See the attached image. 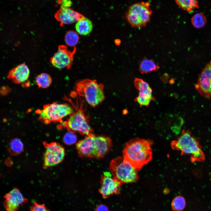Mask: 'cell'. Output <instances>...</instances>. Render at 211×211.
<instances>
[{"label":"cell","mask_w":211,"mask_h":211,"mask_svg":"<svg viewBox=\"0 0 211 211\" xmlns=\"http://www.w3.org/2000/svg\"><path fill=\"white\" fill-rule=\"evenodd\" d=\"M3 205L6 211H17L19 206L25 201L20 190L14 188L6 194Z\"/></svg>","instance_id":"14"},{"label":"cell","mask_w":211,"mask_h":211,"mask_svg":"<svg viewBox=\"0 0 211 211\" xmlns=\"http://www.w3.org/2000/svg\"><path fill=\"white\" fill-rule=\"evenodd\" d=\"M195 85L201 96L207 98H211V61L203 68Z\"/></svg>","instance_id":"12"},{"label":"cell","mask_w":211,"mask_h":211,"mask_svg":"<svg viewBox=\"0 0 211 211\" xmlns=\"http://www.w3.org/2000/svg\"><path fill=\"white\" fill-rule=\"evenodd\" d=\"M75 28L79 34L82 35H86L91 32L93 25L91 20L84 17L77 21Z\"/></svg>","instance_id":"17"},{"label":"cell","mask_w":211,"mask_h":211,"mask_svg":"<svg viewBox=\"0 0 211 211\" xmlns=\"http://www.w3.org/2000/svg\"><path fill=\"white\" fill-rule=\"evenodd\" d=\"M30 70L25 63L20 64L9 71L7 78L14 83L28 85L27 82L29 77ZM29 85V84H28Z\"/></svg>","instance_id":"16"},{"label":"cell","mask_w":211,"mask_h":211,"mask_svg":"<svg viewBox=\"0 0 211 211\" xmlns=\"http://www.w3.org/2000/svg\"><path fill=\"white\" fill-rule=\"evenodd\" d=\"M122 153L124 159L139 170L148 163L152 157L150 142L138 138L132 139L127 142Z\"/></svg>","instance_id":"1"},{"label":"cell","mask_w":211,"mask_h":211,"mask_svg":"<svg viewBox=\"0 0 211 211\" xmlns=\"http://www.w3.org/2000/svg\"><path fill=\"white\" fill-rule=\"evenodd\" d=\"M36 82L38 88H46L51 85L52 79L49 74L42 73L37 76L36 79Z\"/></svg>","instance_id":"21"},{"label":"cell","mask_w":211,"mask_h":211,"mask_svg":"<svg viewBox=\"0 0 211 211\" xmlns=\"http://www.w3.org/2000/svg\"><path fill=\"white\" fill-rule=\"evenodd\" d=\"M65 154L64 148L59 144L53 142L46 145L44 156V164L45 167L56 166L63 160Z\"/></svg>","instance_id":"10"},{"label":"cell","mask_w":211,"mask_h":211,"mask_svg":"<svg viewBox=\"0 0 211 211\" xmlns=\"http://www.w3.org/2000/svg\"><path fill=\"white\" fill-rule=\"evenodd\" d=\"M135 86L138 90L139 95L136 101L141 106H147L153 99L152 90L148 84L141 79L136 78L134 80Z\"/></svg>","instance_id":"13"},{"label":"cell","mask_w":211,"mask_h":211,"mask_svg":"<svg viewBox=\"0 0 211 211\" xmlns=\"http://www.w3.org/2000/svg\"><path fill=\"white\" fill-rule=\"evenodd\" d=\"M110 170L111 174L123 183L135 182L139 178V170L125 160L123 157L118 156L112 159L110 163Z\"/></svg>","instance_id":"6"},{"label":"cell","mask_w":211,"mask_h":211,"mask_svg":"<svg viewBox=\"0 0 211 211\" xmlns=\"http://www.w3.org/2000/svg\"><path fill=\"white\" fill-rule=\"evenodd\" d=\"M171 145L173 149L180 151L181 155H190L192 163L202 162L205 159L199 141L188 130H183L177 139L171 142Z\"/></svg>","instance_id":"3"},{"label":"cell","mask_w":211,"mask_h":211,"mask_svg":"<svg viewBox=\"0 0 211 211\" xmlns=\"http://www.w3.org/2000/svg\"><path fill=\"white\" fill-rule=\"evenodd\" d=\"M65 43L70 47H74L78 42L79 37L78 34L73 30L68 31L66 33L64 38Z\"/></svg>","instance_id":"22"},{"label":"cell","mask_w":211,"mask_h":211,"mask_svg":"<svg viewBox=\"0 0 211 211\" xmlns=\"http://www.w3.org/2000/svg\"><path fill=\"white\" fill-rule=\"evenodd\" d=\"M96 211H108L107 207L104 205H100L96 208Z\"/></svg>","instance_id":"28"},{"label":"cell","mask_w":211,"mask_h":211,"mask_svg":"<svg viewBox=\"0 0 211 211\" xmlns=\"http://www.w3.org/2000/svg\"><path fill=\"white\" fill-rule=\"evenodd\" d=\"M23 148V144L22 141L18 138H14L10 142L8 149L11 154L15 156L21 153Z\"/></svg>","instance_id":"19"},{"label":"cell","mask_w":211,"mask_h":211,"mask_svg":"<svg viewBox=\"0 0 211 211\" xmlns=\"http://www.w3.org/2000/svg\"><path fill=\"white\" fill-rule=\"evenodd\" d=\"M54 16L55 19L59 22L60 26L61 27L64 25L70 24L77 22L85 17L70 8H60L55 14Z\"/></svg>","instance_id":"15"},{"label":"cell","mask_w":211,"mask_h":211,"mask_svg":"<svg viewBox=\"0 0 211 211\" xmlns=\"http://www.w3.org/2000/svg\"><path fill=\"white\" fill-rule=\"evenodd\" d=\"M62 124L70 131L74 133L78 132L87 136L93 134V130L89 125L84 113L80 109L74 112Z\"/></svg>","instance_id":"8"},{"label":"cell","mask_w":211,"mask_h":211,"mask_svg":"<svg viewBox=\"0 0 211 211\" xmlns=\"http://www.w3.org/2000/svg\"><path fill=\"white\" fill-rule=\"evenodd\" d=\"M110 142L106 136H87L76 144V147L81 157L99 159L104 157L110 150Z\"/></svg>","instance_id":"2"},{"label":"cell","mask_w":211,"mask_h":211,"mask_svg":"<svg viewBox=\"0 0 211 211\" xmlns=\"http://www.w3.org/2000/svg\"><path fill=\"white\" fill-rule=\"evenodd\" d=\"M76 51L75 46L71 52L68 50L66 46L59 45L57 52L50 58V62L52 66L59 69L65 68L68 70L72 65L74 56Z\"/></svg>","instance_id":"9"},{"label":"cell","mask_w":211,"mask_h":211,"mask_svg":"<svg viewBox=\"0 0 211 211\" xmlns=\"http://www.w3.org/2000/svg\"><path fill=\"white\" fill-rule=\"evenodd\" d=\"M31 211H49L43 205L35 203L32 207Z\"/></svg>","instance_id":"27"},{"label":"cell","mask_w":211,"mask_h":211,"mask_svg":"<svg viewBox=\"0 0 211 211\" xmlns=\"http://www.w3.org/2000/svg\"><path fill=\"white\" fill-rule=\"evenodd\" d=\"M186 202L185 198L181 196L175 197L172 201L171 206L174 211H181L185 208Z\"/></svg>","instance_id":"24"},{"label":"cell","mask_w":211,"mask_h":211,"mask_svg":"<svg viewBox=\"0 0 211 211\" xmlns=\"http://www.w3.org/2000/svg\"><path fill=\"white\" fill-rule=\"evenodd\" d=\"M57 2L62 8H69L72 4L71 0H58Z\"/></svg>","instance_id":"26"},{"label":"cell","mask_w":211,"mask_h":211,"mask_svg":"<svg viewBox=\"0 0 211 211\" xmlns=\"http://www.w3.org/2000/svg\"><path fill=\"white\" fill-rule=\"evenodd\" d=\"M39 119L45 124L62 122L63 119L74 113L73 108L68 104L54 102L45 105L42 109L35 111Z\"/></svg>","instance_id":"5"},{"label":"cell","mask_w":211,"mask_h":211,"mask_svg":"<svg viewBox=\"0 0 211 211\" xmlns=\"http://www.w3.org/2000/svg\"><path fill=\"white\" fill-rule=\"evenodd\" d=\"M150 3L148 2L135 3L129 8L126 17L133 27L141 28L146 25L150 20L152 11Z\"/></svg>","instance_id":"7"},{"label":"cell","mask_w":211,"mask_h":211,"mask_svg":"<svg viewBox=\"0 0 211 211\" xmlns=\"http://www.w3.org/2000/svg\"><path fill=\"white\" fill-rule=\"evenodd\" d=\"M101 187L99 191L104 198H106L119 192L120 186L123 183L116 177H112L110 173L105 172L101 176Z\"/></svg>","instance_id":"11"},{"label":"cell","mask_w":211,"mask_h":211,"mask_svg":"<svg viewBox=\"0 0 211 211\" xmlns=\"http://www.w3.org/2000/svg\"><path fill=\"white\" fill-rule=\"evenodd\" d=\"M191 23L195 28H200L206 24L207 19L205 16L201 13H197L194 15L191 18Z\"/></svg>","instance_id":"23"},{"label":"cell","mask_w":211,"mask_h":211,"mask_svg":"<svg viewBox=\"0 0 211 211\" xmlns=\"http://www.w3.org/2000/svg\"><path fill=\"white\" fill-rule=\"evenodd\" d=\"M178 6L188 12H191L196 8H199L197 0H175Z\"/></svg>","instance_id":"20"},{"label":"cell","mask_w":211,"mask_h":211,"mask_svg":"<svg viewBox=\"0 0 211 211\" xmlns=\"http://www.w3.org/2000/svg\"><path fill=\"white\" fill-rule=\"evenodd\" d=\"M76 90L92 107L98 105L105 98L103 85L96 80L86 79L80 81L76 84Z\"/></svg>","instance_id":"4"},{"label":"cell","mask_w":211,"mask_h":211,"mask_svg":"<svg viewBox=\"0 0 211 211\" xmlns=\"http://www.w3.org/2000/svg\"><path fill=\"white\" fill-rule=\"evenodd\" d=\"M159 66L152 60L145 59L140 63L139 70L141 73L147 74L149 72L158 70Z\"/></svg>","instance_id":"18"},{"label":"cell","mask_w":211,"mask_h":211,"mask_svg":"<svg viewBox=\"0 0 211 211\" xmlns=\"http://www.w3.org/2000/svg\"><path fill=\"white\" fill-rule=\"evenodd\" d=\"M77 140V137L74 132L69 131L66 133L63 137V141L66 144L71 145L75 143Z\"/></svg>","instance_id":"25"}]
</instances>
